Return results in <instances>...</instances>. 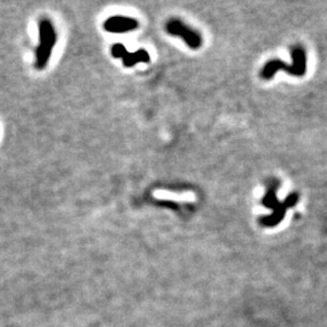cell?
I'll use <instances>...</instances> for the list:
<instances>
[{
    "label": "cell",
    "mask_w": 327,
    "mask_h": 327,
    "mask_svg": "<svg viewBox=\"0 0 327 327\" xmlns=\"http://www.w3.org/2000/svg\"><path fill=\"white\" fill-rule=\"evenodd\" d=\"M291 56L292 61H294L291 65L280 60L269 61L263 67L262 72H261V76L265 79V80H269L279 70H284V72L294 76L305 75V73H307V54H305L303 46H300V45L292 46Z\"/></svg>",
    "instance_id": "2"
},
{
    "label": "cell",
    "mask_w": 327,
    "mask_h": 327,
    "mask_svg": "<svg viewBox=\"0 0 327 327\" xmlns=\"http://www.w3.org/2000/svg\"><path fill=\"white\" fill-rule=\"evenodd\" d=\"M112 56L115 59L123 60L125 67H133L137 63H148L150 56L143 49H139L134 52H129L123 44H115L112 46Z\"/></svg>",
    "instance_id": "5"
},
{
    "label": "cell",
    "mask_w": 327,
    "mask_h": 327,
    "mask_svg": "<svg viewBox=\"0 0 327 327\" xmlns=\"http://www.w3.org/2000/svg\"><path fill=\"white\" fill-rule=\"evenodd\" d=\"M279 187H280V182L275 178H270L267 183V192L262 199L263 206L273 210V213L270 216H263L260 217V224L263 227H276L281 221L284 220L286 211L289 208L296 206L299 195L297 193H291L284 201H279L278 196H276V192H278Z\"/></svg>",
    "instance_id": "1"
},
{
    "label": "cell",
    "mask_w": 327,
    "mask_h": 327,
    "mask_svg": "<svg viewBox=\"0 0 327 327\" xmlns=\"http://www.w3.org/2000/svg\"><path fill=\"white\" fill-rule=\"evenodd\" d=\"M57 41V33L49 18H43L39 23V45L35 51V68L41 70L49 63L54 46Z\"/></svg>",
    "instance_id": "3"
},
{
    "label": "cell",
    "mask_w": 327,
    "mask_h": 327,
    "mask_svg": "<svg viewBox=\"0 0 327 327\" xmlns=\"http://www.w3.org/2000/svg\"><path fill=\"white\" fill-rule=\"evenodd\" d=\"M138 21L126 16H112L104 21L103 28L110 33H126L138 28Z\"/></svg>",
    "instance_id": "6"
},
{
    "label": "cell",
    "mask_w": 327,
    "mask_h": 327,
    "mask_svg": "<svg viewBox=\"0 0 327 327\" xmlns=\"http://www.w3.org/2000/svg\"><path fill=\"white\" fill-rule=\"evenodd\" d=\"M165 30L168 34L173 36H181L183 41L188 45L191 49L196 50L202 45V38L197 32H195L189 28L188 26L184 25L181 20L172 18L168 21L165 26Z\"/></svg>",
    "instance_id": "4"
}]
</instances>
